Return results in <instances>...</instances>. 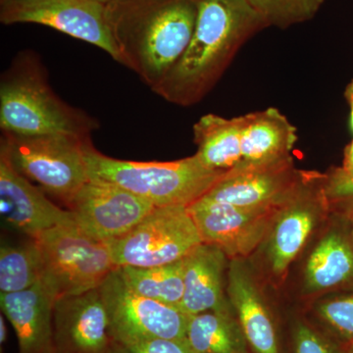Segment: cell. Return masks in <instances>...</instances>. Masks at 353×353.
Returning <instances> with one entry per match:
<instances>
[{"label": "cell", "mask_w": 353, "mask_h": 353, "mask_svg": "<svg viewBox=\"0 0 353 353\" xmlns=\"http://www.w3.org/2000/svg\"><path fill=\"white\" fill-rule=\"evenodd\" d=\"M199 0H111L106 20L119 63L152 90L187 50L196 28Z\"/></svg>", "instance_id": "1"}, {"label": "cell", "mask_w": 353, "mask_h": 353, "mask_svg": "<svg viewBox=\"0 0 353 353\" xmlns=\"http://www.w3.org/2000/svg\"><path fill=\"white\" fill-rule=\"evenodd\" d=\"M265 26L246 0H199L187 50L153 92L178 105L196 103L217 83L241 46Z\"/></svg>", "instance_id": "2"}, {"label": "cell", "mask_w": 353, "mask_h": 353, "mask_svg": "<svg viewBox=\"0 0 353 353\" xmlns=\"http://www.w3.org/2000/svg\"><path fill=\"white\" fill-rule=\"evenodd\" d=\"M85 158L90 178L116 183L155 208L189 206L227 173L204 166L196 154L169 162L115 159L97 152L90 141Z\"/></svg>", "instance_id": "3"}, {"label": "cell", "mask_w": 353, "mask_h": 353, "mask_svg": "<svg viewBox=\"0 0 353 353\" xmlns=\"http://www.w3.org/2000/svg\"><path fill=\"white\" fill-rule=\"evenodd\" d=\"M2 132L32 137L70 134L90 137L97 123L62 101L31 57L19 58L0 83Z\"/></svg>", "instance_id": "4"}, {"label": "cell", "mask_w": 353, "mask_h": 353, "mask_svg": "<svg viewBox=\"0 0 353 353\" xmlns=\"http://www.w3.org/2000/svg\"><path fill=\"white\" fill-rule=\"evenodd\" d=\"M90 141V137L79 134L24 137L2 132L0 152L18 173L67 204L90 179L85 158Z\"/></svg>", "instance_id": "5"}, {"label": "cell", "mask_w": 353, "mask_h": 353, "mask_svg": "<svg viewBox=\"0 0 353 353\" xmlns=\"http://www.w3.org/2000/svg\"><path fill=\"white\" fill-rule=\"evenodd\" d=\"M32 240L41 257V282L57 301L99 289L117 268L108 243L75 225L53 228Z\"/></svg>", "instance_id": "6"}, {"label": "cell", "mask_w": 353, "mask_h": 353, "mask_svg": "<svg viewBox=\"0 0 353 353\" xmlns=\"http://www.w3.org/2000/svg\"><path fill=\"white\" fill-rule=\"evenodd\" d=\"M115 266H162L180 261L202 240L188 206L155 208L129 233L108 241Z\"/></svg>", "instance_id": "7"}, {"label": "cell", "mask_w": 353, "mask_h": 353, "mask_svg": "<svg viewBox=\"0 0 353 353\" xmlns=\"http://www.w3.org/2000/svg\"><path fill=\"white\" fill-rule=\"evenodd\" d=\"M99 289L110 318L113 343H132L150 339L185 340L190 316L179 308L139 296L125 284L118 268Z\"/></svg>", "instance_id": "8"}, {"label": "cell", "mask_w": 353, "mask_h": 353, "mask_svg": "<svg viewBox=\"0 0 353 353\" xmlns=\"http://www.w3.org/2000/svg\"><path fill=\"white\" fill-rule=\"evenodd\" d=\"M0 21L6 25L46 26L101 48L119 62L106 20L105 4L92 0H7L1 2Z\"/></svg>", "instance_id": "9"}, {"label": "cell", "mask_w": 353, "mask_h": 353, "mask_svg": "<svg viewBox=\"0 0 353 353\" xmlns=\"http://www.w3.org/2000/svg\"><path fill=\"white\" fill-rule=\"evenodd\" d=\"M67 206L77 228L103 243L129 233L155 208L116 183L94 178L88 179Z\"/></svg>", "instance_id": "10"}, {"label": "cell", "mask_w": 353, "mask_h": 353, "mask_svg": "<svg viewBox=\"0 0 353 353\" xmlns=\"http://www.w3.org/2000/svg\"><path fill=\"white\" fill-rule=\"evenodd\" d=\"M283 208H236L205 197L188 206L202 243L218 246L230 257L253 252Z\"/></svg>", "instance_id": "11"}, {"label": "cell", "mask_w": 353, "mask_h": 353, "mask_svg": "<svg viewBox=\"0 0 353 353\" xmlns=\"http://www.w3.org/2000/svg\"><path fill=\"white\" fill-rule=\"evenodd\" d=\"M301 179L290 159L227 172L205 196L209 201L243 208H280L296 194Z\"/></svg>", "instance_id": "12"}, {"label": "cell", "mask_w": 353, "mask_h": 353, "mask_svg": "<svg viewBox=\"0 0 353 353\" xmlns=\"http://www.w3.org/2000/svg\"><path fill=\"white\" fill-rule=\"evenodd\" d=\"M0 214L6 226L36 239L39 234L62 226H74L69 210L52 203L43 190L15 170L0 152Z\"/></svg>", "instance_id": "13"}, {"label": "cell", "mask_w": 353, "mask_h": 353, "mask_svg": "<svg viewBox=\"0 0 353 353\" xmlns=\"http://www.w3.org/2000/svg\"><path fill=\"white\" fill-rule=\"evenodd\" d=\"M57 353H109L110 318L101 289L65 297L54 307Z\"/></svg>", "instance_id": "14"}, {"label": "cell", "mask_w": 353, "mask_h": 353, "mask_svg": "<svg viewBox=\"0 0 353 353\" xmlns=\"http://www.w3.org/2000/svg\"><path fill=\"white\" fill-rule=\"evenodd\" d=\"M57 301L41 282L13 294H0L1 310L19 343V353H57L54 339Z\"/></svg>", "instance_id": "15"}, {"label": "cell", "mask_w": 353, "mask_h": 353, "mask_svg": "<svg viewBox=\"0 0 353 353\" xmlns=\"http://www.w3.org/2000/svg\"><path fill=\"white\" fill-rule=\"evenodd\" d=\"M241 122L239 167L261 166L289 159L297 139L296 128L278 109L246 114L241 116Z\"/></svg>", "instance_id": "16"}, {"label": "cell", "mask_w": 353, "mask_h": 353, "mask_svg": "<svg viewBox=\"0 0 353 353\" xmlns=\"http://www.w3.org/2000/svg\"><path fill=\"white\" fill-rule=\"evenodd\" d=\"M226 256L218 246L202 243L183 259L182 312L192 316L206 311H227L223 294Z\"/></svg>", "instance_id": "17"}, {"label": "cell", "mask_w": 353, "mask_h": 353, "mask_svg": "<svg viewBox=\"0 0 353 353\" xmlns=\"http://www.w3.org/2000/svg\"><path fill=\"white\" fill-rule=\"evenodd\" d=\"M228 294L240 320L245 340L256 353H279L277 336L252 279L239 261L230 267Z\"/></svg>", "instance_id": "18"}, {"label": "cell", "mask_w": 353, "mask_h": 353, "mask_svg": "<svg viewBox=\"0 0 353 353\" xmlns=\"http://www.w3.org/2000/svg\"><path fill=\"white\" fill-rule=\"evenodd\" d=\"M303 199V187L282 208L274 225L269 248L272 270L282 275L303 250L315 224V211Z\"/></svg>", "instance_id": "19"}, {"label": "cell", "mask_w": 353, "mask_h": 353, "mask_svg": "<svg viewBox=\"0 0 353 353\" xmlns=\"http://www.w3.org/2000/svg\"><path fill=\"white\" fill-rule=\"evenodd\" d=\"M196 154L211 170L229 172L241 163V116L225 118L215 114L202 116L192 128Z\"/></svg>", "instance_id": "20"}, {"label": "cell", "mask_w": 353, "mask_h": 353, "mask_svg": "<svg viewBox=\"0 0 353 353\" xmlns=\"http://www.w3.org/2000/svg\"><path fill=\"white\" fill-rule=\"evenodd\" d=\"M309 289L322 290L353 280L352 243L338 233L325 236L309 257L305 269Z\"/></svg>", "instance_id": "21"}, {"label": "cell", "mask_w": 353, "mask_h": 353, "mask_svg": "<svg viewBox=\"0 0 353 353\" xmlns=\"http://www.w3.org/2000/svg\"><path fill=\"white\" fill-rule=\"evenodd\" d=\"M245 334L227 311L190 316L185 341L194 353H248Z\"/></svg>", "instance_id": "22"}, {"label": "cell", "mask_w": 353, "mask_h": 353, "mask_svg": "<svg viewBox=\"0 0 353 353\" xmlns=\"http://www.w3.org/2000/svg\"><path fill=\"white\" fill-rule=\"evenodd\" d=\"M118 271L125 284L139 296L180 309L185 292L183 259L148 268L120 267Z\"/></svg>", "instance_id": "23"}, {"label": "cell", "mask_w": 353, "mask_h": 353, "mask_svg": "<svg viewBox=\"0 0 353 353\" xmlns=\"http://www.w3.org/2000/svg\"><path fill=\"white\" fill-rule=\"evenodd\" d=\"M41 257L34 240L24 245H1L0 294L30 289L41 282Z\"/></svg>", "instance_id": "24"}, {"label": "cell", "mask_w": 353, "mask_h": 353, "mask_svg": "<svg viewBox=\"0 0 353 353\" xmlns=\"http://www.w3.org/2000/svg\"><path fill=\"white\" fill-rule=\"evenodd\" d=\"M267 26L285 28L312 19L325 0H246Z\"/></svg>", "instance_id": "25"}, {"label": "cell", "mask_w": 353, "mask_h": 353, "mask_svg": "<svg viewBox=\"0 0 353 353\" xmlns=\"http://www.w3.org/2000/svg\"><path fill=\"white\" fill-rule=\"evenodd\" d=\"M320 314L343 338L353 341V294L323 303Z\"/></svg>", "instance_id": "26"}, {"label": "cell", "mask_w": 353, "mask_h": 353, "mask_svg": "<svg viewBox=\"0 0 353 353\" xmlns=\"http://www.w3.org/2000/svg\"><path fill=\"white\" fill-rule=\"evenodd\" d=\"M109 353H194L185 340L150 339L132 343H113Z\"/></svg>", "instance_id": "27"}, {"label": "cell", "mask_w": 353, "mask_h": 353, "mask_svg": "<svg viewBox=\"0 0 353 353\" xmlns=\"http://www.w3.org/2000/svg\"><path fill=\"white\" fill-rule=\"evenodd\" d=\"M324 194L328 201L353 203V175L345 173L341 169L334 172L325 181Z\"/></svg>", "instance_id": "28"}, {"label": "cell", "mask_w": 353, "mask_h": 353, "mask_svg": "<svg viewBox=\"0 0 353 353\" xmlns=\"http://www.w3.org/2000/svg\"><path fill=\"white\" fill-rule=\"evenodd\" d=\"M296 350V353H334L314 332L304 326L297 330Z\"/></svg>", "instance_id": "29"}, {"label": "cell", "mask_w": 353, "mask_h": 353, "mask_svg": "<svg viewBox=\"0 0 353 353\" xmlns=\"http://www.w3.org/2000/svg\"><path fill=\"white\" fill-rule=\"evenodd\" d=\"M341 170L345 173L353 175V141L347 148V153H345V164H343Z\"/></svg>", "instance_id": "30"}, {"label": "cell", "mask_w": 353, "mask_h": 353, "mask_svg": "<svg viewBox=\"0 0 353 353\" xmlns=\"http://www.w3.org/2000/svg\"><path fill=\"white\" fill-rule=\"evenodd\" d=\"M345 97H347L348 103H350V117H352V128L353 132V80L352 83L348 85L347 90H345Z\"/></svg>", "instance_id": "31"}, {"label": "cell", "mask_w": 353, "mask_h": 353, "mask_svg": "<svg viewBox=\"0 0 353 353\" xmlns=\"http://www.w3.org/2000/svg\"><path fill=\"white\" fill-rule=\"evenodd\" d=\"M7 338V329L6 322H4L3 315L0 317V341L3 343Z\"/></svg>", "instance_id": "32"}, {"label": "cell", "mask_w": 353, "mask_h": 353, "mask_svg": "<svg viewBox=\"0 0 353 353\" xmlns=\"http://www.w3.org/2000/svg\"><path fill=\"white\" fill-rule=\"evenodd\" d=\"M92 1L99 2V3L106 4L108 3L111 0H92Z\"/></svg>", "instance_id": "33"}, {"label": "cell", "mask_w": 353, "mask_h": 353, "mask_svg": "<svg viewBox=\"0 0 353 353\" xmlns=\"http://www.w3.org/2000/svg\"><path fill=\"white\" fill-rule=\"evenodd\" d=\"M348 353H353V341L352 343H350V350H348Z\"/></svg>", "instance_id": "34"}, {"label": "cell", "mask_w": 353, "mask_h": 353, "mask_svg": "<svg viewBox=\"0 0 353 353\" xmlns=\"http://www.w3.org/2000/svg\"><path fill=\"white\" fill-rule=\"evenodd\" d=\"M352 243L353 246V218H352Z\"/></svg>", "instance_id": "35"}, {"label": "cell", "mask_w": 353, "mask_h": 353, "mask_svg": "<svg viewBox=\"0 0 353 353\" xmlns=\"http://www.w3.org/2000/svg\"><path fill=\"white\" fill-rule=\"evenodd\" d=\"M7 0H0V2H6Z\"/></svg>", "instance_id": "36"}]
</instances>
